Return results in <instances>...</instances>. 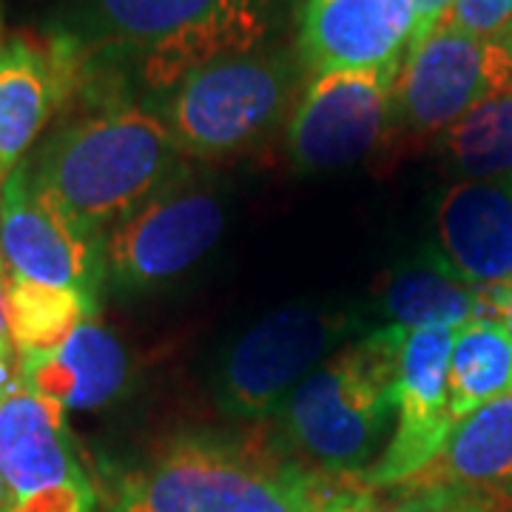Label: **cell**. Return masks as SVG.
<instances>
[{
	"instance_id": "1",
	"label": "cell",
	"mask_w": 512,
	"mask_h": 512,
	"mask_svg": "<svg viewBox=\"0 0 512 512\" xmlns=\"http://www.w3.org/2000/svg\"><path fill=\"white\" fill-rule=\"evenodd\" d=\"M274 0H86L57 32L86 109L148 106L185 74L225 55L259 49Z\"/></svg>"
},
{
	"instance_id": "2",
	"label": "cell",
	"mask_w": 512,
	"mask_h": 512,
	"mask_svg": "<svg viewBox=\"0 0 512 512\" xmlns=\"http://www.w3.org/2000/svg\"><path fill=\"white\" fill-rule=\"evenodd\" d=\"M26 163L37 194L94 239L188 168L163 120L140 103L89 109Z\"/></svg>"
},
{
	"instance_id": "3",
	"label": "cell",
	"mask_w": 512,
	"mask_h": 512,
	"mask_svg": "<svg viewBox=\"0 0 512 512\" xmlns=\"http://www.w3.org/2000/svg\"><path fill=\"white\" fill-rule=\"evenodd\" d=\"M404 336L382 325L350 339L276 410L293 450L328 476L353 478L382 458Z\"/></svg>"
},
{
	"instance_id": "4",
	"label": "cell",
	"mask_w": 512,
	"mask_h": 512,
	"mask_svg": "<svg viewBox=\"0 0 512 512\" xmlns=\"http://www.w3.org/2000/svg\"><path fill=\"white\" fill-rule=\"evenodd\" d=\"M322 484L265 441L180 436L128 478L117 512H311Z\"/></svg>"
},
{
	"instance_id": "5",
	"label": "cell",
	"mask_w": 512,
	"mask_h": 512,
	"mask_svg": "<svg viewBox=\"0 0 512 512\" xmlns=\"http://www.w3.org/2000/svg\"><path fill=\"white\" fill-rule=\"evenodd\" d=\"M305 74L296 52L259 46L188 72L146 109L163 120L185 160H222L288 126Z\"/></svg>"
},
{
	"instance_id": "6",
	"label": "cell",
	"mask_w": 512,
	"mask_h": 512,
	"mask_svg": "<svg viewBox=\"0 0 512 512\" xmlns=\"http://www.w3.org/2000/svg\"><path fill=\"white\" fill-rule=\"evenodd\" d=\"M362 316L339 305H291L268 313L222 353L214 399L222 416H276L282 402L362 328Z\"/></svg>"
},
{
	"instance_id": "7",
	"label": "cell",
	"mask_w": 512,
	"mask_h": 512,
	"mask_svg": "<svg viewBox=\"0 0 512 512\" xmlns=\"http://www.w3.org/2000/svg\"><path fill=\"white\" fill-rule=\"evenodd\" d=\"M225 220L217 188L185 168L103 237L106 282L120 291H151L180 279L214 251Z\"/></svg>"
},
{
	"instance_id": "8",
	"label": "cell",
	"mask_w": 512,
	"mask_h": 512,
	"mask_svg": "<svg viewBox=\"0 0 512 512\" xmlns=\"http://www.w3.org/2000/svg\"><path fill=\"white\" fill-rule=\"evenodd\" d=\"M66 410L0 367V512H92Z\"/></svg>"
},
{
	"instance_id": "9",
	"label": "cell",
	"mask_w": 512,
	"mask_h": 512,
	"mask_svg": "<svg viewBox=\"0 0 512 512\" xmlns=\"http://www.w3.org/2000/svg\"><path fill=\"white\" fill-rule=\"evenodd\" d=\"M510 89L512 26L498 35H467L441 23L404 60L393 89L390 126L439 134Z\"/></svg>"
},
{
	"instance_id": "10",
	"label": "cell",
	"mask_w": 512,
	"mask_h": 512,
	"mask_svg": "<svg viewBox=\"0 0 512 512\" xmlns=\"http://www.w3.org/2000/svg\"><path fill=\"white\" fill-rule=\"evenodd\" d=\"M402 69L330 72L308 77L285 126L288 163L299 174L365 160L384 140Z\"/></svg>"
},
{
	"instance_id": "11",
	"label": "cell",
	"mask_w": 512,
	"mask_h": 512,
	"mask_svg": "<svg viewBox=\"0 0 512 512\" xmlns=\"http://www.w3.org/2000/svg\"><path fill=\"white\" fill-rule=\"evenodd\" d=\"M0 256L6 274L100 299L106 285L103 239L86 237L32 185L29 163L0 183Z\"/></svg>"
},
{
	"instance_id": "12",
	"label": "cell",
	"mask_w": 512,
	"mask_h": 512,
	"mask_svg": "<svg viewBox=\"0 0 512 512\" xmlns=\"http://www.w3.org/2000/svg\"><path fill=\"white\" fill-rule=\"evenodd\" d=\"M456 328L413 330L404 336L399 373L393 387L396 427L382 458L353 476L370 490L399 487L439 456L456 421L450 416L447 362Z\"/></svg>"
},
{
	"instance_id": "13",
	"label": "cell",
	"mask_w": 512,
	"mask_h": 512,
	"mask_svg": "<svg viewBox=\"0 0 512 512\" xmlns=\"http://www.w3.org/2000/svg\"><path fill=\"white\" fill-rule=\"evenodd\" d=\"M413 32V0H302L296 55L311 77L402 69Z\"/></svg>"
},
{
	"instance_id": "14",
	"label": "cell",
	"mask_w": 512,
	"mask_h": 512,
	"mask_svg": "<svg viewBox=\"0 0 512 512\" xmlns=\"http://www.w3.org/2000/svg\"><path fill=\"white\" fill-rule=\"evenodd\" d=\"M72 63L55 35L0 37V183L72 100Z\"/></svg>"
},
{
	"instance_id": "15",
	"label": "cell",
	"mask_w": 512,
	"mask_h": 512,
	"mask_svg": "<svg viewBox=\"0 0 512 512\" xmlns=\"http://www.w3.org/2000/svg\"><path fill=\"white\" fill-rule=\"evenodd\" d=\"M436 248L473 285L512 279V174L458 180L436 202Z\"/></svg>"
},
{
	"instance_id": "16",
	"label": "cell",
	"mask_w": 512,
	"mask_h": 512,
	"mask_svg": "<svg viewBox=\"0 0 512 512\" xmlns=\"http://www.w3.org/2000/svg\"><path fill=\"white\" fill-rule=\"evenodd\" d=\"M507 285H473L441 256L424 245L399 262L379 291V311L390 328L404 333L427 328H464L473 319H501Z\"/></svg>"
},
{
	"instance_id": "17",
	"label": "cell",
	"mask_w": 512,
	"mask_h": 512,
	"mask_svg": "<svg viewBox=\"0 0 512 512\" xmlns=\"http://www.w3.org/2000/svg\"><path fill=\"white\" fill-rule=\"evenodd\" d=\"M18 376L26 390L55 402L66 413L97 410L126 393L131 359L126 345L100 322V316H92L63 345L18 356Z\"/></svg>"
},
{
	"instance_id": "18",
	"label": "cell",
	"mask_w": 512,
	"mask_h": 512,
	"mask_svg": "<svg viewBox=\"0 0 512 512\" xmlns=\"http://www.w3.org/2000/svg\"><path fill=\"white\" fill-rule=\"evenodd\" d=\"M467 487L512 510V393L461 419L439 456L396 490Z\"/></svg>"
},
{
	"instance_id": "19",
	"label": "cell",
	"mask_w": 512,
	"mask_h": 512,
	"mask_svg": "<svg viewBox=\"0 0 512 512\" xmlns=\"http://www.w3.org/2000/svg\"><path fill=\"white\" fill-rule=\"evenodd\" d=\"M512 393V333L501 319H473L456 330L447 362L453 421Z\"/></svg>"
},
{
	"instance_id": "20",
	"label": "cell",
	"mask_w": 512,
	"mask_h": 512,
	"mask_svg": "<svg viewBox=\"0 0 512 512\" xmlns=\"http://www.w3.org/2000/svg\"><path fill=\"white\" fill-rule=\"evenodd\" d=\"M100 311V299L80 291L49 288L6 274L9 339L18 356L63 345L74 330Z\"/></svg>"
},
{
	"instance_id": "21",
	"label": "cell",
	"mask_w": 512,
	"mask_h": 512,
	"mask_svg": "<svg viewBox=\"0 0 512 512\" xmlns=\"http://www.w3.org/2000/svg\"><path fill=\"white\" fill-rule=\"evenodd\" d=\"M436 151L444 168L458 180L512 174V89L439 131Z\"/></svg>"
},
{
	"instance_id": "22",
	"label": "cell",
	"mask_w": 512,
	"mask_h": 512,
	"mask_svg": "<svg viewBox=\"0 0 512 512\" xmlns=\"http://www.w3.org/2000/svg\"><path fill=\"white\" fill-rule=\"evenodd\" d=\"M373 512H512L493 495L476 493L467 487H413L399 490V498L384 510Z\"/></svg>"
},
{
	"instance_id": "23",
	"label": "cell",
	"mask_w": 512,
	"mask_h": 512,
	"mask_svg": "<svg viewBox=\"0 0 512 512\" xmlns=\"http://www.w3.org/2000/svg\"><path fill=\"white\" fill-rule=\"evenodd\" d=\"M441 23L467 35H498L512 26V0H456Z\"/></svg>"
},
{
	"instance_id": "24",
	"label": "cell",
	"mask_w": 512,
	"mask_h": 512,
	"mask_svg": "<svg viewBox=\"0 0 512 512\" xmlns=\"http://www.w3.org/2000/svg\"><path fill=\"white\" fill-rule=\"evenodd\" d=\"M376 510V498L373 490L359 484L356 478H339L322 484V490L316 495V504L311 512H373Z\"/></svg>"
},
{
	"instance_id": "25",
	"label": "cell",
	"mask_w": 512,
	"mask_h": 512,
	"mask_svg": "<svg viewBox=\"0 0 512 512\" xmlns=\"http://www.w3.org/2000/svg\"><path fill=\"white\" fill-rule=\"evenodd\" d=\"M453 3L456 0H413V9H416V32H413L410 52H416L421 43L439 29L441 20L447 18V12L453 9Z\"/></svg>"
},
{
	"instance_id": "26",
	"label": "cell",
	"mask_w": 512,
	"mask_h": 512,
	"mask_svg": "<svg viewBox=\"0 0 512 512\" xmlns=\"http://www.w3.org/2000/svg\"><path fill=\"white\" fill-rule=\"evenodd\" d=\"M0 353H12L9 313H6V265H3V256H0Z\"/></svg>"
},
{
	"instance_id": "27",
	"label": "cell",
	"mask_w": 512,
	"mask_h": 512,
	"mask_svg": "<svg viewBox=\"0 0 512 512\" xmlns=\"http://www.w3.org/2000/svg\"><path fill=\"white\" fill-rule=\"evenodd\" d=\"M501 322H504L507 330L512 333V279L507 282V296H504V313H501Z\"/></svg>"
},
{
	"instance_id": "28",
	"label": "cell",
	"mask_w": 512,
	"mask_h": 512,
	"mask_svg": "<svg viewBox=\"0 0 512 512\" xmlns=\"http://www.w3.org/2000/svg\"><path fill=\"white\" fill-rule=\"evenodd\" d=\"M0 356H9V353H0Z\"/></svg>"
},
{
	"instance_id": "29",
	"label": "cell",
	"mask_w": 512,
	"mask_h": 512,
	"mask_svg": "<svg viewBox=\"0 0 512 512\" xmlns=\"http://www.w3.org/2000/svg\"><path fill=\"white\" fill-rule=\"evenodd\" d=\"M0 26H3V23H0Z\"/></svg>"
}]
</instances>
